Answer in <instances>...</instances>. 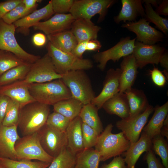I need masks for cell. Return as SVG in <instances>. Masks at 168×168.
Returning a JSON list of instances; mask_svg holds the SVG:
<instances>
[{
	"label": "cell",
	"mask_w": 168,
	"mask_h": 168,
	"mask_svg": "<svg viewBox=\"0 0 168 168\" xmlns=\"http://www.w3.org/2000/svg\"><path fill=\"white\" fill-rule=\"evenodd\" d=\"M49 114V105L36 101L27 104L20 110L17 128L23 136L37 132L45 124Z\"/></svg>",
	"instance_id": "6da1fadb"
},
{
	"label": "cell",
	"mask_w": 168,
	"mask_h": 168,
	"mask_svg": "<svg viewBox=\"0 0 168 168\" xmlns=\"http://www.w3.org/2000/svg\"><path fill=\"white\" fill-rule=\"evenodd\" d=\"M113 125L109 124L99 135L95 149L99 153L100 161L120 156L129 148L130 142L122 132L112 133Z\"/></svg>",
	"instance_id": "7a4b0ae2"
},
{
	"label": "cell",
	"mask_w": 168,
	"mask_h": 168,
	"mask_svg": "<svg viewBox=\"0 0 168 168\" xmlns=\"http://www.w3.org/2000/svg\"><path fill=\"white\" fill-rule=\"evenodd\" d=\"M30 93L35 101L48 105L72 97L61 79L28 85Z\"/></svg>",
	"instance_id": "3957f363"
},
{
	"label": "cell",
	"mask_w": 168,
	"mask_h": 168,
	"mask_svg": "<svg viewBox=\"0 0 168 168\" xmlns=\"http://www.w3.org/2000/svg\"><path fill=\"white\" fill-rule=\"evenodd\" d=\"M61 79L69 90L72 97L84 105L91 103L96 96L90 78L84 70L69 71L62 75Z\"/></svg>",
	"instance_id": "277c9868"
},
{
	"label": "cell",
	"mask_w": 168,
	"mask_h": 168,
	"mask_svg": "<svg viewBox=\"0 0 168 168\" xmlns=\"http://www.w3.org/2000/svg\"><path fill=\"white\" fill-rule=\"evenodd\" d=\"M47 54L50 57L56 72L63 75L71 71L86 70L91 68L93 63L88 59L78 58L71 53L62 51L49 42Z\"/></svg>",
	"instance_id": "5b68a950"
},
{
	"label": "cell",
	"mask_w": 168,
	"mask_h": 168,
	"mask_svg": "<svg viewBox=\"0 0 168 168\" xmlns=\"http://www.w3.org/2000/svg\"><path fill=\"white\" fill-rule=\"evenodd\" d=\"M15 148L17 160H36L51 163L54 158L42 147L37 132L20 138L15 143Z\"/></svg>",
	"instance_id": "8992f818"
},
{
	"label": "cell",
	"mask_w": 168,
	"mask_h": 168,
	"mask_svg": "<svg viewBox=\"0 0 168 168\" xmlns=\"http://www.w3.org/2000/svg\"><path fill=\"white\" fill-rule=\"evenodd\" d=\"M114 0H75L69 12L75 20L82 18L91 21L97 14L99 15L98 22L103 20L108 9L115 2Z\"/></svg>",
	"instance_id": "52a82bcc"
},
{
	"label": "cell",
	"mask_w": 168,
	"mask_h": 168,
	"mask_svg": "<svg viewBox=\"0 0 168 168\" xmlns=\"http://www.w3.org/2000/svg\"><path fill=\"white\" fill-rule=\"evenodd\" d=\"M16 28L0 19V50L10 52L25 62L32 64L40 58L24 50L17 43L15 36Z\"/></svg>",
	"instance_id": "ba28073f"
},
{
	"label": "cell",
	"mask_w": 168,
	"mask_h": 168,
	"mask_svg": "<svg viewBox=\"0 0 168 168\" xmlns=\"http://www.w3.org/2000/svg\"><path fill=\"white\" fill-rule=\"evenodd\" d=\"M62 76L57 72L50 57L47 53L31 64L25 78L21 81L27 84L42 83L61 79Z\"/></svg>",
	"instance_id": "9c48e42d"
},
{
	"label": "cell",
	"mask_w": 168,
	"mask_h": 168,
	"mask_svg": "<svg viewBox=\"0 0 168 168\" xmlns=\"http://www.w3.org/2000/svg\"><path fill=\"white\" fill-rule=\"evenodd\" d=\"M136 39V38L131 39L129 36L121 39L112 48L94 54L93 58L98 63V68L103 71L109 61L111 60L114 62H118L121 58L133 54Z\"/></svg>",
	"instance_id": "30bf717a"
},
{
	"label": "cell",
	"mask_w": 168,
	"mask_h": 168,
	"mask_svg": "<svg viewBox=\"0 0 168 168\" xmlns=\"http://www.w3.org/2000/svg\"><path fill=\"white\" fill-rule=\"evenodd\" d=\"M37 132L40 144L45 151L54 158L67 147L66 132H61L46 124Z\"/></svg>",
	"instance_id": "8fae6325"
},
{
	"label": "cell",
	"mask_w": 168,
	"mask_h": 168,
	"mask_svg": "<svg viewBox=\"0 0 168 168\" xmlns=\"http://www.w3.org/2000/svg\"><path fill=\"white\" fill-rule=\"evenodd\" d=\"M154 110L153 107L149 105L143 112L137 116L118 121L116 127L123 133L130 144L134 143L139 138L142 130Z\"/></svg>",
	"instance_id": "7c38bea8"
},
{
	"label": "cell",
	"mask_w": 168,
	"mask_h": 168,
	"mask_svg": "<svg viewBox=\"0 0 168 168\" xmlns=\"http://www.w3.org/2000/svg\"><path fill=\"white\" fill-rule=\"evenodd\" d=\"M122 26L135 33L137 41L144 44H155L162 41L164 38L162 33L150 26L145 18L138 21L126 22Z\"/></svg>",
	"instance_id": "4fadbf2b"
},
{
	"label": "cell",
	"mask_w": 168,
	"mask_h": 168,
	"mask_svg": "<svg viewBox=\"0 0 168 168\" xmlns=\"http://www.w3.org/2000/svg\"><path fill=\"white\" fill-rule=\"evenodd\" d=\"M165 51V49L157 44H144L137 41L135 42L133 54L138 68L142 69L149 64H158Z\"/></svg>",
	"instance_id": "5bb4252c"
},
{
	"label": "cell",
	"mask_w": 168,
	"mask_h": 168,
	"mask_svg": "<svg viewBox=\"0 0 168 168\" xmlns=\"http://www.w3.org/2000/svg\"><path fill=\"white\" fill-rule=\"evenodd\" d=\"M120 72L119 68H110L107 71L101 91L91 103L98 110L106 101L119 92Z\"/></svg>",
	"instance_id": "9a60e30c"
},
{
	"label": "cell",
	"mask_w": 168,
	"mask_h": 168,
	"mask_svg": "<svg viewBox=\"0 0 168 168\" xmlns=\"http://www.w3.org/2000/svg\"><path fill=\"white\" fill-rule=\"evenodd\" d=\"M17 125L7 126L0 124V157L17 160L15 143L20 137Z\"/></svg>",
	"instance_id": "2e32d148"
},
{
	"label": "cell",
	"mask_w": 168,
	"mask_h": 168,
	"mask_svg": "<svg viewBox=\"0 0 168 168\" xmlns=\"http://www.w3.org/2000/svg\"><path fill=\"white\" fill-rule=\"evenodd\" d=\"M75 19L71 14H56L50 18L40 22L33 26L35 30L43 31L47 35L63 31L71 28Z\"/></svg>",
	"instance_id": "e0dca14e"
},
{
	"label": "cell",
	"mask_w": 168,
	"mask_h": 168,
	"mask_svg": "<svg viewBox=\"0 0 168 168\" xmlns=\"http://www.w3.org/2000/svg\"><path fill=\"white\" fill-rule=\"evenodd\" d=\"M120 64L119 93H124L132 88L138 73L136 60L133 54L123 58Z\"/></svg>",
	"instance_id": "ac0fdd59"
},
{
	"label": "cell",
	"mask_w": 168,
	"mask_h": 168,
	"mask_svg": "<svg viewBox=\"0 0 168 168\" xmlns=\"http://www.w3.org/2000/svg\"><path fill=\"white\" fill-rule=\"evenodd\" d=\"M28 85L21 80L0 86V94L17 102L21 109L29 103L35 101L30 95Z\"/></svg>",
	"instance_id": "d6986e66"
},
{
	"label": "cell",
	"mask_w": 168,
	"mask_h": 168,
	"mask_svg": "<svg viewBox=\"0 0 168 168\" xmlns=\"http://www.w3.org/2000/svg\"><path fill=\"white\" fill-rule=\"evenodd\" d=\"M152 139L142 132L139 139L131 143L130 146L124 153V160L127 168H135L136 164L141 155L152 149Z\"/></svg>",
	"instance_id": "ffe728a7"
},
{
	"label": "cell",
	"mask_w": 168,
	"mask_h": 168,
	"mask_svg": "<svg viewBox=\"0 0 168 168\" xmlns=\"http://www.w3.org/2000/svg\"><path fill=\"white\" fill-rule=\"evenodd\" d=\"M54 13L51 1L43 7L36 10L26 16L18 20L14 23L16 29L18 32H22L26 35L28 34L29 28L44 19L49 17Z\"/></svg>",
	"instance_id": "44dd1931"
},
{
	"label": "cell",
	"mask_w": 168,
	"mask_h": 168,
	"mask_svg": "<svg viewBox=\"0 0 168 168\" xmlns=\"http://www.w3.org/2000/svg\"><path fill=\"white\" fill-rule=\"evenodd\" d=\"M71 31L78 43L97 39L101 28L95 25L91 21L80 18L75 20L72 23Z\"/></svg>",
	"instance_id": "7402d4cb"
},
{
	"label": "cell",
	"mask_w": 168,
	"mask_h": 168,
	"mask_svg": "<svg viewBox=\"0 0 168 168\" xmlns=\"http://www.w3.org/2000/svg\"><path fill=\"white\" fill-rule=\"evenodd\" d=\"M122 6L119 14L114 17V21L119 24L122 21L126 23L135 21L138 17L145 18V9L141 0H121Z\"/></svg>",
	"instance_id": "603a6c76"
},
{
	"label": "cell",
	"mask_w": 168,
	"mask_h": 168,
	"mask_svg": "<svg viewBox=\"0 0 168 168\" xmlns=\"http://www.w3.org/2000/svg\"><path fill=\"white\" fill-rule=\"evenodd\" d=\"M82 124L80 118L77 116L71 121L65 131L68 141L67 147L75 155L84 149Z\"/></svg>",
	"instance_id": "cb8c5ba5"
},
{
	"label": "cell",
	"mask_w": 168,
	"mask_h": 168,
	"mask_svg": "<svg viewBox=\"0 0 168 168\" xmlns=\"http://www.w3.org/2000/svg\"><path fill=\"white\" fill-rule=\"evenodd\" d=\"M102 108L108 114L116 115L124 119L130 115V109L126 94L118 93L106 101Z\"/></svg>",
	"instance_id": "d4e9b609"
},
{
	"label": "cell",
	"mask_w": 168,
	"mask_h": 168,
	"mask_svg": "<svg viewBox=\"0 0 168 168\" xmlns=\"http://www.w3.org/2000/svg\"><path fill=\"white\" fill-rule=\"evenodd\" d=\"M154 114L147 125L143 129V132L151 139L160 134L164 120L168 113V102L163 105L156 106Z\"/></svg>",
	"instance_id": "484cf974"
},
{
	"label": "cell",
	"mask_w": 168,
	"mask_h": 168,
	"mask_svg": "<svg viewBox=\"0 0 168 168\" xmlns=\"http://www.w3.org/2000/svg\"><path fill=\"white\" fill-rule=\"evenodd\" d=\"M130 109L128 118L135 117L143 112L149 106L147 97L142 90L132 88L125 91Z\"/></svg>",
	"instance_id": "4316f807"
},
{
	"label": "cell",
	"mask_w": 168,
	"mask_h": 168,
	"mask_svg": "<svg viewBox=\"0 0 168 168\" xmlns=\"http://www.w3.org/2000/svg\"><path fill=\"white\" fill-rule=\"evenodd\" d=\"M47 36L49 42L54 46L66 53H71L78 43L71 31L65 30Z\"/></svg>",
	"instance_id": "83f0119b"
},
{
	"label": "cell",
	"mask_w": 168,
	"mask_h": 168,
	"mask_svg": "<svg viewBox=\"0 0 168 168\" xmlns=\"http://www.w3.org/2000/svg\"><path fill=\"white\" fill-rule=\"evenodd\" d=\"M98 110L91 103L85 105L82 108L79 116L82 122L93 129L99 135L104 129L98 114Z\"/></svg>",
	"instance_id": "f1b7e54d"
},
{
	"label": "cell",
	"mask_w": 168,
	"mask_h": 168,
	"mask_svg": "<svg viewBox=\"0 0 168 168\" xmlns=\"http://www.w3.org/2000/svg\"><path fill=\"white\" fill-rule=\"evenodd\" d=\"M83 105L81 102L72 97L61 101L53 106L54 111L71 120L79 116Z\"/></svg>",
	"instance_id": "f546056e"
},
{
	"label": "cell",
	"mask_w": 168,
	"mask_h": 168,
	"mask_svg": "<svg viewBox=\"0 0 168 168\" xmlns=\"http://www.w3.org/2000/svg\"><path fill=\"white\" fill-rule=\"evenodd\" d=\"M74 168H99L100 156L93 148L84 149L76 155Z\"/></svg>",
	"instance_id": "4dcf8cb0"
},
{
	"label": "cell",
	"mask_w": 168,
	"mask_h": 168,
	"mask_svg": "<svg viewBox=\"0 0 168 168\" xmlns=\"http://www.w3.org/2000/svg\"><path fill=\"white\" fill-rule=\"evenodd\" d=\"M26 63L12 68L0 76V86L24 80L27 74L31 65Z\"/></svg>",
	"instance_id": "1f68e13d"
},
{
	"label": "cell",
	"mask_w": 168,
	"mask_h": 168,
	"mask_svg": "<svg viewBox=\"0 0 168 168\" xmlns=\"http://www.w3.org/2000/svg\"><path fill=\"white\" fill-rule=\"evenodd\" d=\"M76 158V155L66 147L54 158L47 168H74Z\"/></svg>",
	"instance_id": "d6a6232c"
},
{
	"label": "cell",
	"mask_w": 168,
	"mask_h": 168,
	"mask_svg": "<svg viewBox=\"0 0 168 168\" xmlns=\"http://www.w3.org/2000/svg\"><path fill=\"white\" fill-rule=\"evenodd\" d=\"M51 163L31 160H16L0 157V163L5 168H47Z\"/></svg>",
	"instance_id": "836d02e7"
},
{
	"label": "cell",
	"mask_w": 168,
	"mask_h": 168,
	"mask_svg": "<svg viewBox=\"0 0 168 168\" xmlns=\"http://www.w3.org/2000/svg\"><path fill=\"white\" fill-rule=\"evenodd\" d=\"M145 18L149 23L154 24L164 34L167 35L168 32V20L160 16L153 10L149 4L145 3Z\"/></svg>",
	"instance_id": "e575fe53"
},
{
	"label": "cell",
	"mask_w": 168,
	"mask_h": 168,
	"mask_svg": "<svg viewBox=\"0 0 168 168\" xmlns=\"http://www.w3.org/2000/svg\"><path fill=\"white\" fill-rule=\"evenodd\" d=\"M152 150L162 160L164 168H168V146L166 140L161 134L152 139Z\"/></svg>",
	"instance_id": "d590c367"
},
{
	"label": "cell",
	"mask_w": 168,
	"mask_h": 168,
	"mask_svg": "<svg viewBox=\"0 0 168 168\" xmlns=\"http://www.w3.org/2000/svg\"><path fill=\"white\" fill-rule=\"evenodd\" d=\"M26 63H28L19 58L13 54L0 50V76L12 68Z\"/></svg>",
	"instance_id": "8d00e7d4"
},
{
	"label": "cell",
	"mask_w": 168,
	"mask_h": 168,
	"mask_svg": "<svg viewBox=\"0 0 168 168\" xmlns=\"http://www.w3.org/2000/svg\"><path fill=\"white\" fill-rule=\"evenodd\" d=\"M20 109L19 104L10 99L6 108L2 124L7 126H17Z\"/></svg>",
	"instance_id": "74e56055"
},
{
	"label": "cell",
	"mask_w": 168,
	"mask_h": 168,
	"mask_svg": "<svg viewBox=\"0 0 168 168\" xmlns=\"http://www.w3.org/2000/svg\"><path fill=\"white\" fill-rule=\"evenodd\" d=\"M71 121L61 114L54 111L49 115L46 124L59 132H65Z\"/></svg>",
	"instance_id": "f35d334b"
},
{
	"label": "cell",
	"mask_w": 168,
	"mask_h": 168,
	"mask_svg": "<svg viewBox=\"0 0 168 168\" xmlns=\"http://www.w3.org/2000/svg\"><path fill=\"white\" fill-rule=\"evenodd\" d=\"M36 10H26L24 4L22 2L5 15L2 19L7 24H13L16 21L26 16Z\"/></svg>",
	"instance_id": "ab89813d"
},
{
	"label": "cell",
	"mask_w": 168,
	"mask_h": 168,
	"mask_svg": "<svg viewBox=\"0 0 168 168\" xmlns=\"http://www.w3.org/2000/svg\"><path fill=\"white\" fill-rule=\"evenodd\" d=\"M82 130L84 149L95 147L99 135L93 129L82 122Z\"/></svg>",
	"instance_id": "60d3db41"
},
{
	"label": "cell",
	"mask_w": 168,
	"mask_h": 168,
	"mask_svg": "<svg viewBox=\"0 0 168 168\" xmlns=\"http://www.w3.org/2000/svg\"><path fill=\"white\" fill-rule=\"evenodd\" d=\"M75 0H51L52 7L54 13L65 14L69 12Z\"/></svg>",
	"instance_id": "b9f144b4"
},
{
	"label": "cell",
	"mask_w": 168,
	"mask_h": 168,
	"mask_svg": "<svg viewBox=\"0 0 168 168\" xmlns=\"http://www.w3.org/2000/svg\"><path fill=\"white\" fill-rule=\"evenodd\" d=\"M152 79L153 83L159 87L164 86L166 83V78L162 72L157 68L149 71Z\"/></svg>",
	"instance_id": "7bdbcfd3"
},
{
	"label": "cell",
	"mask_w": 168,
	"mask_h": 168,
	"mask_svg": "<svg viewBox=\"0 0 168 168\" xmlns=\"http://www.w3.org/2000/svg\"><path fill=\"white\" fill-rule=\"evenodd\" d=\"M144 159L146 161L148 168H164L162 164L156 157L152 149L146 152Z\"/></svg>",
	"instance_id": "ee69618b"
},
{
	"label": "cell",
	"mask_w": 168,
	"mask_h": 168,
	"mask_svg": "<svg viewBox=\"0 0 168 168\" xmlns=\"http://www.w3.org/2000/svg\"><path fill=\"white\" fill-rule=\"evenodd\" d=\"M22 2V0H9L0 2V19Z\"/></svg>",
	"instance_id": "f6af8a7d"
},
{
	"label": "cell",
	"mask_w": 168,
	"mask_h": 168,
	"mask_svg": "<svg viewBox=\"0 0 168 168\" xmlns=\"http://www.w3.org/2000/svg\"><path fill=\"white\" fill-rule=\"evenodd\" d=\"M100 168H127L124 158L121 156L114 157L108 164H105Z\"/></svg>",
	"instance_id": "bcb514c9"
},
{
	"label": "cell",
	"mask_w": 168,
	"mask_h": 168,
	"mask_svg": "<svg viewBox=\"0 0 168 168\" xmlns=\"http://www.w3.org/2000/svg\"><path fill=\"white\" fill-rule=\"evenodd\" d=\"M10 99L7 96L0 94V124H2Z\"/></svg>",
	"instance_id": "7dc6e473"
},
{
	"label": "cell",
	"mask_w": 168,
	"mask_h": 168,
	"mask_svg": "<svg viewBox=\"0 0 168 168\" xmlns=\"http://www.w3.org/2000/svg\"><path fill=\"white\" fill-rule=\"evenodd\" d=\"M87 42H82L78 43L71 53L78 58H82L83 54L86 50Z\"/></svg>",
	"instance_id": "c3c4849f"
},
{
	"label": "cell",
	"mask_w": 168,
	"mask_h": 168,
	"mask_svg": "<svg viewBox=\"0 0 168 168\" xmlns=\"http://www.w3.org/2000/svg\"><path fill=\"white\" fill-rule=\"evenodd\" d=\"M32 41L35 46H42L45 44L46 38L44 34L40 33H37L33 36Z\"/></svg>",
	"instance_id": "681fc988"
},
{
	"label": "cell",
	"mask_w": 168,
	"mask_h": 168,
	"mask_svg": "<svg viewBox=\"0 0 168 168\" xmlns=\"http://www.w3.org/2000/svg\"><path fill=\"white\" fill-rule=\"evenodd\" d=\"M156 12L160 15L167 16L168 15V1H161L159 5L156 8Z\"/></svg>",
	"instance_id": "f907efd6"
},
{
	"label": "cell",
	"mask_w": 168,
	"mask_h": 168,
	"mask_svg": "<svg viewBox=\"0 0 168 168\" xmlns=\"http://www.w3.org/2000/svg\"><path fill=\"white\" fill-rule=\"evenodd\" d=\"M161 66L164 68L163 72L164 73L167 79L168 78V54L166 51L161 56L159 62Z\"/></svg>",
	"instance_id": "816d5d0a"
},
{
	"label": "cell",
	"mask_w": 168,
	"mask_h": 168,
	"mask_svg": "<svg viewBox=\"0 0 168 168\" xmlns=\"http://www.w3.org/2000/svg\"><path fill=\"white\" fill-rule=\"evenodd\" d=\"M101 46L100 42L97 39L91 40L87 42L86 50L96 51L100 49Z\"/></svg>",
	"instance_id": "f5cc1de1"
},
{
	"label": "cell",
	"mask_w": 168,
	"mask_h": 168,
	"mask_svg": "<svg viewBox=\"0 0 168 168\" xmlns=\"http://www.w3.org/2000/svg\"><path fill=\"white\" fill-rule=\"evenodd\" d=\"M38 0H22L26 9L27 10L36 9L37 6V2H41Z\"/></svg>",
	"instance_id": "db71d44e"
},
{
	"label": "cell",
	"mask_w": 168,
	"mask_h": 168,
	"mask_svg": "<svg viewBox=\"0 0 168 168\" xmlns=\"http://www.w3.org/2000/svg\"><path fill=\"white\" fill-rule=\"evenodd\" d=\"M168 115L165 118L163 126L161 129V134L163 137H166L168 139Z\"/></svg>",
	"instance_id": "11a10c76"
},
{
	"label": "cell",
	"mask_w": 168,
	"mask_h": 168,
	"mask_svg": "<svg viewBox=\"0 0 168 168\" xmlns=\"http://www.w3.org/2000/svg\"><path fill=\"white\" fill-rule=\"evenodd\" d=\"M161 1L156 0H144L142 1V3H147L150 4L152 6H154L156 8L158 6Z\"/></svg>",
	"instance_id": "9f6ffc18"
},
{
	"label": "cell",
	"mask_w": 168,
	"mask_h": 168,
	"mask_svg": "<svg viewBox=\"0 0 168 168\" xmlns=\"http://www.w3.org/2000/svg\"><path fill=\"white\" fill-rule=\"evenodd\" d=\"M0 168H5L0 163Z\"/></svg>",
	"instance_id": "6f0895ef"
}]
</instances>
